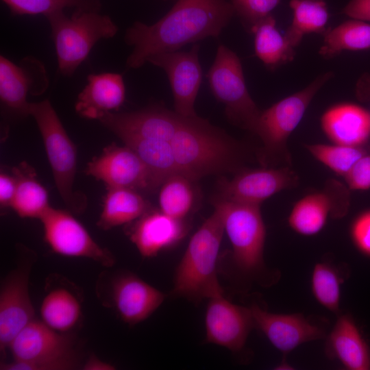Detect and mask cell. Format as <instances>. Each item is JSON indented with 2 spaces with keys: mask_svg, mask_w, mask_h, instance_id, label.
Here are the masks:
<instances>
[{
  "mask_svg": "<svg viewBox=\"0 0 370 370\" xmlns=\"http://www.w3.org/2000/svg\"><path fill=\"white\" fill-rule=\"evenodd\" d=\"M234 13L225 0H178L156 23L136 22L126 31L125 41L133 47L127 66L138 69L153 55L218 37Z\"/></svg>",
  "mask_w": 370,
  "mask_h": 370,
  "instance_id": "6da1fadb",
  "label": "cell"
},
{
  "mask_svg": "<svg viewBox=\"0 0 370 370\" xmlns=\"http://www.w3.org/2000/svg\"><path fill=\"white\" fill-rule=\"evenodd\" d=\"M224 223L220 210L202 223L191 237L177 264L171 295L194 304L223 293L217 274L219 252Z\"/></svg>",
  "mask_w": 370,
  "mask_h": 370,
  "instance_id": "7a4b0ae2",
  "label": "cell"
},
{
  "mask_svg": "<svg viewBox=\"0 0 370 370\" xmlns=\"http://www.w3.org/2000/svg\"><path fill=\"white\" fill-rule=\"evenodd\" d=\"M333 76L332 71L321 74L304 89L261 111L256 134L262 143L257 153V158L262 166H291L288 139L315 95Z\"/></svg>",
  "mask_w": 370,
  "mask_h": 370,
  "instance_id": "3957f363",
  "label": "cell"
},
{
  "mask_svg": "<svg viewBox=\"0 0 370 370\" xmlns=\"http://www.w3.org/2000/svg\"><path fill=\"white\" fill-rule=\"evenodd\" d=\"M212 201L222 214L224 230L232 245L234 267L243 276L260 280L265 270L266 239L260 206L230 201L217 196Z\"/></svg>",
  "mask_w": 370,
  "mask_h": 370,
  "instance_id": "277c9868",
  "label": "cell"
},
{
  "mask_svg": "<svg viewBox=\"0 0 370 370\" xmlns=\"http://www.w3.org/2000/svg\"><path fill=\"white\" fill-rule=\"evenodd\" d=\"M73 340L67 333L58 332L42 321L34 319L12 341L8 348L11 362H1V370H70L78 360L73 349Z\"/></svg>",
  "mask_w": 370,
  "mask_h": 370,
  "instance_id": "5b68a950",
  "label": "cell"
},
{
  "mask_svg": "<svg viewBox=\"0 0 370 370\" xmlns=\"http://www.w3.org/2000/svg\"><path fill=\"white\" fill-rule=\"evenodd\" d=\"M47 18L58 69L64 75L74 73L98 40L113 37L118 30L109 16L97 13L95 9H77L69 18L60 12Z\"/></svg>",
  "mask_w": 370,
  "mask_h": 370,
  "instance_id": "8992f818",
  "label": "cell"
},
{
  "mask_svg": "<svg viewBox=\"0 0 370 370\" xmlns=\"http://www.w3.org/2000/svg\"><path fill=\"white\" fill-rule=\"evenodd\" d=\"M29 115L35 119L45 145L58 190L65 204L80 212L86 206L83 195L73 191L77 151L48 99L30 103Z\"/></svg>",
  "mask_w": 370,
  "mask_h": 370,
  "instance_id": "52a82bcc",
  "label": "cell"
},
{
  "mask_svg": "<svg viewBox=\"0 0 370 370\" xmlns=\"http://www.w3.org/2000/svg\"><path fill=\"white\" fill-rule=\"evenodd\" d=\"M207 77L214 97L225 106L227 119L256 134L261 111L248 92L238 56L220 45Z\"/></svg>",
  "mask_w": 370,
  "mask_h": 370,
  "instance_id": "ba28073f",
  "label": "cell"
},
{
  "mask_svg": "<svg viewBox=\"0 0 370 370\" xmlns=\"http://www.w3.org/2000/svg\"><path fill=\"white\" fill-rule=\"evenodd\" d=\"M45 239L60 255L86 258L106 267L115 263L112 254L100 246L83 225L69 212L50 206L40 219Z\"/></svg>",
  "mask_w": 370,
  "mask_h": 370,
  "instance_id": "9c48e42d",
  "label": "cell"
},
{
  "mask_svg": "<svg viewBox=\"0 0 370 370\" xmlns=\"http://www.w3.org/2000/svg\"><path fill=\"white\" fill-rule=\"evenodd\" d=\"M350 207V190L335 179H328L323 187L308 193L293 205L288 217L289 227L306 236L320 232L328 219L345 217Z\"/></svg>",
  "mask_w": 370,
  "mask_h": 370,
  "instance_id": "30bf717a",
  "label": "cell"
},
{
  "mask_svg": "<svg viewBox=\"0 0 370 370\" xmlns=\"http://www.w3.org/2000/svg\"><path fill=\"white\" fill-rule=\"evenodd\" d=\"M299 177L291 166L243 169L228 180L219 183L217 197L230 201L260 206L267 199L299 184Z\"/></svg>",
  "mask_w": 370,
  "mask_h": 370,
  "instance_id": "8fae6325",
  "label": "cell"
},
{
  "mask_svg": "<svg viewBox=\"0 0 370 370\" xmlns=\"http://www.w3.org/2000/svg\"><path fill=\"white\" fill-rule=\"evenodd\" d=\"M86 173L103 182L107 187L155 190L157 187L148 167L131 148L114 143L88 163Z\"/></svg>",
  "mask_w": 370,
  "mask_h": 370,
  "instance_id": "7c38bea8",
  "label": "cell"
},
{
  "mask_svg": "<svg viewBox=\"0 0 370 370\" xmlns=\"http://www.w3.org/2000/svg\"><path fill=\"white\" fill-rule=\"evenodd\" d=\"M199 51V45L196 44L189 51L160 53L147 60L166 73L173 96L175 112L185 116H197L194 106L202 79Z\"/></svg>",
  "mask_w": 370,
  "mask_h": 370,
  "instance_id": "4fadbf2b",
  "label": "cell"
},
{
  "mask_svg": "<svg viewBox=\"0 0 370 370\" xmlns=\"http://www.w3.org/2000/svg\"><path fill=\"white\" fill-rule=\"evenodd\" d=\"M205 316L206 342L233 352L241 351L255 328L250 308L229 301L223 293L208 299Z\"/></svg>",
  "mask_w": 370,
  "mask_h": 370,
  "instance_id": "5bb4252c",
  "label": "cell"
},
{
  "mask_svg": "<svg viewBox=\"0 0 370 370\" xmlns=\"http://www.w3.org/2000/svg\"><path fill=\"white\" fill-rule=\"evenodd\" d=\"M30 262H23L3 280L0 291V348L5 351L34 319L29 291Z\"/></svg>",
  "mask_w": 370,
  "mask_h": 370,
  "instance_id": "9a60e30c",
  "label": "cell"
},
{
  "mask_svg": "<svg viewBox=\"0 0 370 370\" xmlns=\"http://www.w3.org/2000/svg\"><path fill=\"white\" fill-rule=\"evenodd\" d=\"M48 79L43 65L32 58H25L17 65L0 57V99L9 110L21 116L29 115L28 93H43Z\"/></svg>",
  "mask_w": 370,
  "mask_h": 370,
  "instance_id": "2e32d148",
  "label": "cell"
},
{
  "mask_svg": "<svg viewBox=\"0 0 370 370\" xmlns=\"http://www.w3.org/2000/svg\"><path fill=\"white\" fill-rule=\"evenodd\" d=\"M255 328L277 349L288 353L303 343L325 337V330L303 314H275L254 304L250 307Z\"/></svg>",
  "mask_w": 370,
  "mask_h": 370,
  "instance_id": "e0dca14e",
  "label": "cell"
},
{
  "mask_svg": "<svg viewBox=\"0 0 370 370\" xmlns=\"http://www.w3.org/2000/svg\"><path fill=\"white\" fill-rule=\"evenodd\" d=\"M110 296L119 317L130 325L149 317L166 297L160 290L130 272L114 277L110 286Z\"/></svg>",
  "mask_w": 370,
  "mask_h": 370,
  "instance_id": "ac0fdd59",
  "label": "cell"
},
{
  "mask_svg": "<svg viewBox=\"0 0 370 370\" xmlns=\"http://www.w3.org/2000/svg\"><path fill=\"white\" fill-rule=\"evenodd\" d=\"M188 231L185 219L151 208L134 221L127 234L141 256L152 258L177 244Z\"/></svg>",
  "mask_w": 370,
  "mask_h": 370,
  "instance_id": "d6986e66",
  "label": "cell"
},
{
  "mask_svg": "<svg viewBox=\"0 0 370 370\" xmlns=\"http://www.w3.org/2000/svg\"><path fill=\"white\" fill-rule=\"evenodd\" d=\"M321 126L333 144L365 146L370 137V112L357 104L338 103L324 112Z\"/></svg>",
  "mask_w": 370,
  "mask_h": 370,
  "instance_id": "ffe728a7",
  "label": "cell"
},
{
  "mask_svg": "<svg viewBox=\"0 0 370 370\" xmlns=\"http://www.w3.org/2000/svg\"><path fill=\"white\" fill-rule=\"evenodd\" d=\"M328 357L349 370L370 369V347L350 314L340 315L326 341Z\"/></svg>",
  "mask_w": 370,
  "mask_h": 370,
  "instance_id": "44dd1931",
  "label": "cell"
},
{
  "mask_svg": "<svg viewBox=\"0 0 370 370\" xmlns=\"http://www.w3.org/2000/svg\"><path fill=\"white\" fill-rule=\"evenodd\" d=\"M88 84L79 93L75 110L81 116L99 120L103 114L116 111L125 97L122 76L117 73L91 74Z\"/></svg>",
  "mask_w": 370,
  "mask_h": 370,
  "instance_id": "7402d4cb",
  "label": "cell"
},
{
  "mask_svg": "<svg viewBox=\"0 0 370 370\" xmlns=\"http://www.w3.org/2000/svg\"><path fill=\"white\" fill-rule=\"evenodd\" d=\"M103 209L97 226L108 230L134 222L149 210L151 205L139 191L127 188L107 187Z\"/></svg>",
  "mask_w": 370,
  "mask_h": 370,
  "instance_id": "603a6c76",
  "label": "cell"
},
{
  "mask_svg": "<svg viewBox=\"0 0 370 370\" xmlns=\"http://www.w3.org/2000/svg\"><path fill=\"white\" fill-rule=\"evenodd\" d=\"M16 188L12 208L22 218L40 219L51 206L47 190L36 179L34 168L25 162L12 168Z\"/></svg>",
  "mask_w": 370,
  "mask_h": 370,
  "instance_id": "cb8c5ba5",
  "label": "cell"
},
{
  "mask_svg": "<svg viewBox=\"0 0 370 370\" xmlns=\"http://www.w3.org/2000/svg\"><path fill=\"white\" fill-rule=\"evenodd\" d=\"M254 34L256 56L270 69L291 62L295 58V48L276 27L273 16L260 21L251 30Z\"/></svg>",
  "mask_w": 370,
  "mask_h": 370,
  "instance_id": "d4e9b609",
  "label": "cell"
},
{
  "mask_svg": "<svg viewBox=\"0 0 370 370\" xmlns=\"http://www.w3.org/2000/svg\"><path fill=\"white\" fill-rule=\"evenodd\" d=\"M40 312L45 324L58 332L67 333L79 322L82 306L78 297L71 291L58 287L45 295Z\"/></svg>",
  "mask_w": 370,
  "mask_h": 370,
  "instance_id": "484cf974",
  "label": "cell"
},
{
  "mask_svg": "<svg viewBox=\"0 0 370 370\" xmlns=\"http://www.w3.org/2000/svg\"><path fill=\"white\" fill-rule=\"evenodd\" d=\"M289 5L293 10V21L284 36L293 47L300 44L305 34H324L329 19L325 0H291Z\"/></svg>",
  "mask_w": 370,
  "mask_h": 370,
  "instance_id": "4316f807",
  "label": "cell"
},
{
  "mask_svg": "<svg viewBox=\"0 0 370 370\" xmlns=\"http://www.w3.org/2000/svg\"><path fill=\"white\" fill-rule=\"evenodd\" d=\"M319 53L323 58H332L343 51H360L370 48V24L352 18L324 33Z\"/></svg>",
  "mask_w": 370,
  "mask_h": 370,
  "instance_id": "83f0119b",
  "label": "cell"
},
{
  "mask_svg": "<svg viewBox=\"0 0 370 370\" xmlns=\"http://www.w3.org/2000/svg\"><path fill=\"white\" fill-rule=\"evenodd\" d=\"M193 182L180 174L169 177L160 186V210L172 217L185 219L194 204Z\"/></svg>",
  "mask_w": 370,
  "mask_h": 370,
  "instance_id": "f1b7e54d",
  "label": "cell"
},
{
  "mask_svg": "<svg viewBox=\"0 0 370 370\" xmlns=\"http://www.w3.org/2000/svg\"><path fill=\"white\" fill-rule=\"evenodd\" d=\"M305 147L317 160L343 177L362 156L369 153L365 145L317 143L305 145Z\"/></svg>",
  "mask_w": 370,
  "mask_h": 370,
  "instance_id": "f546056e",
  "label": "cell"
},
{
  "mask_svg": "<svg viewBox=\"0 0 370 370\" xmlns=\"http://www.w3.org/2000/svg\"><path fill=\"white\" fill-rule=\"evenodd\" d=\"M339 271L327 262L317 263L312 273L311 290L314 297L333 313L339 311L341 284Z\"/></svg>",
  "mask_w": 370,
  "mask_h": 370,
  "instance_id": "4dcf8cb0",
  "label": "cell"
},
{
  "mask_svg": "<svg viewBox=\"0 0 370 370\" xmlns=\"http://www.w3.org/2000/svg\"><path fill=\"white\" fill-rule=\"evenodd\" d=\"M10 11L18 15H39L47 18L63 12L66 8L95 9L96 0H2Z\"/></svg>",
  "mask_w": 370,
  "mask_h": 370,
  "instance_id": "1f68e13d",
  "label": "cell"
},
{
  "mask_svg": "<svg viewBox=\"0 0 370 370\" xmlns=\"http://www.w3.org/2000/svg\"><path fill=\"white\" fill-rule=\"evenodd\" d=\"M281 0H230L234 12L240 17L246 31L252 29L260 21L271 15Z\"/></svg>",
  "mask_w": 370,
  "mask_h": 370,
  "instance_id": "d6a6232c",
  "label": "cell"
},
{
  "mask_svg": "<svg viewBox=\"0 0 370 370\" xmlns=\"http://www.w3.org/2000/svg\"><path fill=\"white\" fill-rule=\"evenodd\" d=\"M349 235L356 248L370 257V208L359 213L352 221Z\"/></svg>",
  "mask_w": 370,
  "mask_h": 370,
  "instance_id": "836d02e7",
  "label": "cell"
},
{
  "mask_svg": "<svg viewBox=\"0 0 370 370\" xmlns=\"http://www.w3.org/2000/svg\"><path fill=\"white\" fill-rule=\"evenodd\" d=\"M350 190L370 189V153L362 156L344 176Z\"/></svg>",
  "mask_w": 370,
  "mask_h": 370,
  "instance_id": "e575fe53",
  "label": "cell"
},
{
  "mask_svg": "<svg viewBox=\"0 0 370 370\" xmlns=\"http://www.w3.org/2000/svg\"><path fill=\"white\" fill-rule=\"evenodd\" d=\"M16 188V180L5 173L0 174V204L1 208L10 207Z\"/></svg>",
  "mask_w": 370,
  "mask_h": 370,
  "instance_id": "d590c367",
  "label": "cell"
},
{
  "mask_svg": "<svg viewBox=\"0 0 370 370\" xmlns=\"http://www.w3.org/2000/svg\"><path fill=\"white\" fill-rule=\"evenodd\" d=\"M343 13L351 18L370 21V0H350Z\"/></svg>",
  "mask_w": 370,
  "mask_h": 370,
  "instance_id": "8d00e7d4",
  "label": "cell"
},
{
  "mask_svg": "<svg viewBox=\"0 0 370 370\" xmlns=\"http://www.w3.org/2000/svg\"><path fill=\"white\" fill-rule=\"evenodd\" d=\"M356 97L360 101H370V74H363L356 84Z\"/></svg>",
  "mask_w": 370,
  "mask_h": 370,
  "instance_id": "74e56055",
  "label": "cell"
},
{
  "mask_svg": "<svg viewBox=\"0 0 370 370\" xmlns=\"http://www.w3.org/2000/svg\"><path fill=\"white\" fill-rule=\"evenodd\" d=\"M82 369L84 370H113L115 369V367L92 356L85 362Z\"/></svg>",
  "mask_w": 370,
  "mask_h": 370,
  "instance_id": "f35d334b",
  "label": "cell"
}]
</instances>
